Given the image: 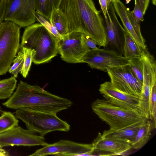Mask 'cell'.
<instances>
[{"label": "cell", "mask_w": 156, "mask_h": 156, "mask_svg": "<svg viewBox=\"0 0 156 156\" xmlns=\"http://www.w3.org/2000/svg\"><path fill=\"white\" fill-rule=\"evenodd\" d=\"M61 0H38L36 12L49 20L53 10L58 9Z\"/></svg>", "instance_id": "ffe728a7"}, {"label": "cell", "mask_w": 156, "mask_h": 156, "mask_svg": "<svg viewBox=\"0 0 156 156\" xmlns=\"http://www.w3.org/2000/svg\"><path fill=\"white\" fill-rule=\"evenodd\" d=\"M7 0H0V25L4 21Z\"/></svg>", "instance_id": "f546056e"}, {"label": "cell", "mask_w": 156, "mask_h": 156, "mask_svg": "<svg viewBox=\"0 0 156 156\" xmlns=\"http://www.w3.org/2000/svg\"><path fill=\"white\" fill-rule=\"evenodd\" d=\"M110 82L120 90L141 99L143 83L134 74L129 64L116 66L107 70Z\"/></svg>", "instance_id": "9c48e42d"}, {"label": "cell", "mask_w": 156, "mask_h": 156, "mask_svg": "<svg viewBox=\"0 0 156 156\" xmlns=\"http://www.w3.org/2000/svg\"><path fill=\"white\" fill-rule=\"evenodd\" d=\"M6 107L17 110L27 108L36 111L57 114L70 108V100L53 94L37 85L20 81L8 100L2 103Z\"/></svg>", "instance_id": "7a4b0ae2"}, {"label": "cell", "mask_w": 156, "mask_h": 156, "mask_svg": "<svg viewBox=\"0 0 156 156\" xmlns=\"http://www.w3.org/2000/svg\"><path fill=\"white\" fill-rule=\"evenodd\" d=\"M85 35L80 32L73 31L61 36L58 47L63 60L70 63L81 62L84 55L90 50L85 44Z\"/></svg>", "instance_id": "52a82bcc"}, {"label": "cell", "mask_w": 156, "mask_h": 156, "mask_svg": "<svg viewBox=\"0 0 156 156\" xmlns=\"http://www.w3.org/2000/svg\"><path fill=\"white\" fill-rule=\"evenodd\" d=\"M59 38L50 33L40 23L26 27L20 44V50L25 47L36 52L33 62L39 64L48 62L58 53Z\"/></svg>", "instance_id": "3957f363"}, {"label": "cell", "mask_w": 156, "mask_h": 156, "mask_svg": "<svg viewBox=\"0 0 156 156\" xmlns=\"http://www.w3.org/2000/svg\"><path fill=\"white\" fill-rule=\"evenodd\" d=\"M156 83L152 86L150 98V119L153 120L155 128L156 119Z\"/></svg>", "instance_id": "4316f807"}, {"label": "cell", "mask_w": 156, "mask_h": 156, "mask_svg": "<svg viewBox=\"0 0 156 156\" xmlns=\"http://www.w3.org/2000/svg\"><path fill=\"white\" fill-rule=\"evenodd\" d=\"M58 10L68 33L80 32L94 40L99 47H105L104 19L93 0H61Z\"/></svg>", "instance_id": "6da1fadb"}, {"label": "cell", "mask_w": 156, "mask_h": 156, "mask_svg": "<svg viewBox=\"0 0 156 156\" xmlns=\"http://www.w3.org/2000/svg\"><path fill=\"white\" fill-rule=\"evenodd\" d=\"M92 144L93 154L99 153L100 155H114L122 154L131 148V144L126 141L112 138L103 137L98 133Z\"/></svg>", "instance_id": "9a60e30c"}, {"label": "cell", "mask_w": 156, "mask_h": 156, "mask_svg": "<svg viewBox=\"0 0 156 156\" xmlns=\"http://www.w3.org/2000/svg\"><path fill=\"white\" fill-rule=\"evenodd\" d=\"M91 106L94 112L111 129L122 128L146 119L136 111L113 105L104 99H97Z\"/></svg>", "instance_id": "5b68a950"}, {"label": "cell", "mask_w": 156, "mask_h": 156, "mask_svg": "<svg viewBox=\"0 0 156 156\" xmlns=\"http://www.w3.org/2000/svg\"><path fill=\"white\" fill-rule=\"evenodd\" d=\"M15 116L25 123L28 129L42 136L54 131L68 132L70 129V125L56 114L21 108L16 110Z\"/></svg>", "instance_id": "277c9868"}, {"label": "cell", "mask_w": 156, "mask_h": 156, "mask_svg": "<svg viewBox=\"0 0 156 156\" xmlns=\"http://www.w3.org/2000/svg\"><path fill=\"white\" fill-rule=\"evenodd\" d=\"M17 80L14 76L0 79V100L9 98L16 87Z\"/></svg>", "instance_id": "44dd1931"}, {"label": "cell", "mask_w": 156, "mask_h": 156, "mask_svg": "<svg viewBox=\"0 0 156 156\" xmlns=\"http://www.w3.org/2000/svg\"><path fill=\"white\" fill-rule=\"evenodd\" d=\"M49 20L56 28L60 35L62 36L68 33L66 25L60 16L58 9H55L53 10Z\"/></svg>", "instance_id": "603a6c76"}, {"label": "cell", "mask_w": 156, "mask_h": 156, "mask_svg": "<svg viewBox=\"0 0 156 156\" xmlns=\"http://www.w3.org/2000/svg\"><path fill=\"white\" fill-rule=\"evenodd\" d=\"M19 120L10 112L3 111L0 116V133L18 126Z\"/></svg>", "instance_id": "7402d4cb"}, {"label": "cell", "mask_w": 156, "mask_h": 156, "mask_svg": "<svg viewBox=\"0 0 156 156\" xmlns=\"http://www.w3.org/2000/svg\"><path fill=\"white\" fill-rule=\"evenodd\" d=\"M81 62L87 63L92 69L106 72L110 68L130 64V61L123 56L104 48H97L87 52L83 57Z\"/></svg>", "instance_id": "30bf717a"}, {"label": "cell", "mask_w": 156, "mask_h": 156, "mask_svg": "<svg viewBox=\"0 0 156 156\" xmlns=\"http://www.w3.org/2000/svg\"><path fill=\"white\" fill-rule=\"evenodd\" d=\"M20 51L24 55L23 66L20 73L25 78L28 75L36 52L34 50L25 47H23Z\"/></svg>", "instance_id": "cb8c5ba5"}, {"label": "cell", "mask_w": 156, "mask_h": 156, "mask_svg": "<svg viewBox=\"0 0 156 156\" xmlns=\"http://www.w3.org/2000/svg\"><path fill=\"white\" fill-rule=\"evenodd\" d=\"M20 28L11 21L0 25V75L8 71L20 49Z\"/></svg>", "instance_id": "8992f818"}, {"label": "cell", "mask_w": 156, "mask_h": 156, "mask_svg": "<svg viewBox=\"0 0 156 156\" xmlns=\"http://www.w3.org/2000/svg\"><path fill=\"white\" fill-rule=\"evenodd\" d=\"M84 41L87 46L90 49L97 48V45L96 42L93 39L85 35L84 37Z\"/></svg>", "instance_id": "4dcf8cb0"}, {"label": "cell", "mask_w": 156, "mask_h": 156, "mask_svg": "<svg viewBox=\"0 0 156 156\" xmlns=\"http://www.w3.org/2000/svg\"><path fill=\"white\" fill-rule=\"evenodd\" d=\"M107 19L104 20L106 36L105 48L123 56V49L126 32L119 22L112 3L108 8Z\"/></svg>", "instance_id": "7c38bea8"}, {"label": "cell", "mask_w": 156, "mask_h": 156, "mask_svg": "<svg viewBox=\"0 0 156 156\" xmlns=\"http://www.w3.org/2000/svg\"><path fill=\"white\" fill-rule=\"evenodd\" d=\"M93 150L92 144H80L61 140L48 144L29 156H90L92 155Z\"/></svg>", "instance_id": "8fae6325"}, {"label": "cell", "mask_w": 156, "mask_h": 156, "mask_svg": "<svg viewBox=\"0 0 156 156\" xmlns=\"http://www.w3.org/2000/svg\"><path fill=\"white\" fill-rule=\"evenodd\" d=\"M152 125V123L147 119L140 126L134 140L131 144L132 148L140 149L146 144L150 137Z\"/></svg>", "instance_id": "ac0fdd59"}, {"label": "cell", "mask_w": 156, "mask_h": 156, "mask_svg": "<svg viewBox=\"0 0 156 156\" xmlns=\"http://www.w3.org/2000/svg\"><path fill=\"white\" fill-rule=\"evenodd\" d=\"M35 16L36 20L42 24L50 33L58 38L59 39L61 38V36L59 34L56 28L51 24L49 20L36 12H35Z\"/></svg>", "instance_id": "83f0119b"}, {"label": "cell", "mask_w": 156, "mask_h": 156, "mask_svg": "<svg viewBox=\"0 0 156 156\" xmlns=\"http://www.w3.org/2000/svg\"><path fill=\"white\" fill-rule=\"evenodd\" d=\"M48 144L44 136H38L35 133L17 126L0 133V148L8 146H45Z\"/></svg>", "instance_id": "4fadbf2b"}, {"label": "cell", "mask_w": 156, "mask_h": 156, "mask_svg": "<svg viewBox=\"0 0 156 156\" xmlns=\"http://www.w3.org/2000/svg\"><path fill=\"white\" fill-rule=\"evenodd\" d=\"M8 154V152L5 150L0 148V156H7L9 155Z\"/></svg>", "instance_id": "d6a6232c"}, {"label": "cell", "mask_w": 156, "mask_h": 156, "mask_svg": "<svg viewBox=\"0 0 156 156\" xmlns=\"http://www.w3.org/2000/svg\"><path fill=\"white\" fill-rule=\"evenodd\" d=\"M38 0H7L4 21H11L21 28L34 23Z\"/></svg>", "instance_id": "ba28073f"}, {"label": "cell", "mask_w": 156, "mask_h": 156, "mask_svg": "<svg viewBox=\"0 0 156 156\" xmlns=\"http://www.w3.org/2000/svg\"><path fill=\"white\" fill-rule=\"evenodd\" d=\"M109 1L111 3H113L115 1V0H109Z\"/></svg>", "instance_id": "836d02e7"}, {"label": "cell", "mask_w": 156, "mask_h": 156, "mask_svg": "<svg viewBox=\"0 0 156 156\" xmlns=\"http://www.w3.org/2000/svg\"><path fill=\"white\" fill-rule=\"evenodd\" d=\"M24 55L21 51L18 53V55L13 61V65L10 67L8 71L13 75L16 78L17 77L19 73L20 72L23 64Z\"/></svg>", "instance_id": "484cf974"}, {"label": "cell", "mask_w": 156, "mask_h": 156, "mask_svg": "<svg viewBox=\"0 0 156 156\" xmlns=\"http://www.w3.org/2000/svg\"><path fill=\"white\" fill-rule=\"evenodd\" d=\"M142 48L138 46L126 31L123 49V56L129 60L141 56Z\"/></svg>", "instance_id": "d6986e66"}, {"label": "cell", "mask_w": 156, "mask_h": 156, "mask_svg": "<svg viewBox=\"0 0 156 156\" xmlns=\"http://www.w3.org/2000/svg\"><path fill=\"white\" fill-rule=\"evenodd\" d=\"M131 69L137 78L142 83L143 80V62L142 54L140 57L129 60Z\"/></svg>", "instance_id": "d4e9b609"}, {"label": "cell", "mask_w": 156, "mask_h": 156, "mask_svg": "<svg viewBox=\"0 0 156 156\" xmlns=\"http://www.w3.org/2000/svg\"><path fill=\"white\" fill-rule=\"evenodd\" d=\"M112 4L115 11L119 17L126 31L138 46L144 49L147 48L145 41L141 40L139 37L132 27L127 15L126 7L120 0H115Z\"/></svg>", "instance_id": "e0dca14e"}, {"label": "cell", "mask_w": 156, "mask_h": 156, "mask_svg": "<svg viewBox=\"0 0 156 156\" xmlns=\"http://www.w3.org/2000/svg\"><path fill=\"white\" fill-rule=\"evenodd\" d=\"M99 91L104 99L110 104L119 107L135 111L142 115L139 108L140 99L120 90L110 82L106 81L101 84Z\"/></svg>", "instance_id": "5bb4252c"}, {"label": "cell", "mask_w": 156, "mask_h": 156, "mask_svg": "<svg viewBox=\"0 0 156 156\" xmlns=\"http://www.w3.org/2000/svg\"><path fill=\"white\" fill-rule=\"evenodd\" d=\"M136 3L137 2L139 5L144 15L148 7L150 0H136Z\"/></svg>", "instance_id": "1f68e13d"}, {"label": "cell", "mask_w": 156, "mask_h": 156, "mask_svg": "<svg viewBox=\"0 0 156 156\" xmlns=\"http://www.w3.org/2000/svg\"><path fill=\"white\" fill-rule=\"evenodd\" d=\"M136 0H134V3H136Z\"/></svg>", "instance_id": "e575fe53"}, {"label": "cell", "mask_w": 156, "mask_h": 156, "mask_svg": "<svg viewBox=\"0 0 156 156\" xmlns=\"http://www.w3.org/2000/svg\"><path fill=\"white\" fill-rule=\"evenodd\" d=\"M147 120L146 119L118 129L105 130L102 136L103 137L124 141L131 144L139 129Z\"/></svg>", "instance_id": "2e32d148"}, {"label": "cell", "mask_w": 156, "mask_h": 156, "mask_svg": "<svg viewBox=\"0 0 156 156\" xmlns=\"http://www.w3.org/2000/svg\"><path fill=\"white\" fill-rule=\"evenodd\" d=\"M101 9L104 16V20L107 19V13L108 12V8L111 3L109 0H98Z\"/></svg>", "instance_id": "f1b7e54d"}]
</instances>
